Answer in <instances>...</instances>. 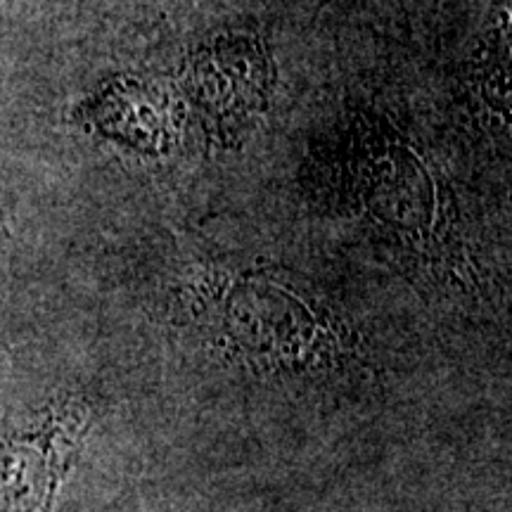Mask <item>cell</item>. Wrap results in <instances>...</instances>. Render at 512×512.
I'll return each mask as SVG.
<instances>
[{"mask_svg":"<svg viewBox=\"0 0 512 512\" xmlns=\"http://www.w3.org/2000/svg\"><path fill=\"white\" fill-rule=\"evenodd\" d=\"M176 337L171 363L192 387L275 418L354 411L387 392L396 368L323 299L266 273L209 292Z\"/></svg>","mask_w":512,"mask_h":512,"instance_id":"obj_1","label":"cell"},{"mask_svg":"<svg viewBox=\"0 0 512 512\" xmlns=\"http://www.w3.org/2000/svg\"><path fill=\"white\" fill-rule=\"evenodd\" d=\"M93 427L81 396H57L0 430V512H53Z\"/></svg>","mask_w":512,"mask_h":512,"instance_id":"obj_2","label":"cell"},{"mask_svg":"<svg viewBox=\"0 0 512 512\" xmlns=\"http://www.w3.org/2000/svg\"><path fill=\"white\" fill-rule=\"evenodd\" d=\"M91 512H164L162 505L152 501L147 494H140V489H128L119 491L117 496L110 498L107 503L98 505Z\"/></svg>","mask_w":512,"mask_h":512,"instance_id":"obj_3","label":"cell"}]
</instances>
